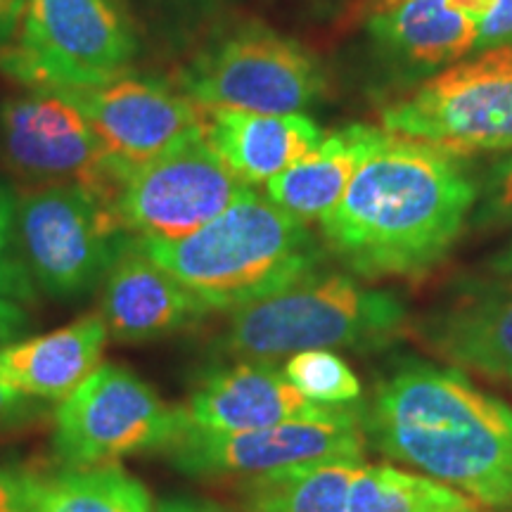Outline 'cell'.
<instances>
[{
    "label": "cell",
    "instance_id": "1",
    "mask_svg": "<svg viewBox=\"0 0 512 512\" xmlns=\"http://www.w3.org/2000/svg\"><path fill=\"white\" fill-rule=\"evenodd\" d=\"M475 200L458 157L387 131L320 226L363 278H418L448 254Z\"/></svg>",
    "mask_w": 512,
    "mask_h": 512
},
{
    "label": "cell",
    "instance_id": "2",
    "mask_svg": "<svg viewBox=\"0 0 512 512\" xmlns=\"http://www.w3.org/2000/svg\"><path fill=\"white\" fill-rule=\"evenodd\" d=\"M366 427L387 458L486 508H512V408L458 370L396 366L377 384Z\"/></svg>",
    "mask_w": 512,
    "mask_h": 512
},
{
    "label": "cell",
    "instance_id": "3",
    "mask_svg": "<svg viewBox=\"0 0 512 512\" xmlns=\"http://www.w3.org/2000/svg\"><path fill=\"white\" fill-rule=\"evenodd\" d=\"M209 311L240 309L316 275L323 252L306 223L254 190L183 238H133Z\"/></svg>",
    "mask_w": 512,
    "mask_h": 512
},
{
    "label": "cell",
    "instance_id": "4",
    "mask_svg": "<svg viewBox=\"0 0 512 512\" xmlns=\"http://www.w3.org/2000/svg\"><path fill=\"white\" fill-rule=\"evenodd\" d=\"M406 328V306L392 292L368 290L344 275H311L233 311L221 349L271 363L309 349L375 351Z\"/></svg>",
    "mask_w": 512,
    "mask_h": 512
},
{
    "label": "cell",
    "instance_id": "5",
    "mask_svg": "<svg viewBox=\"0 0 512 512\" xmlns=\"http://www.w3.org/2000/svg\"><path fill=\"white\" fill-rule=\"evenodd\" d=\"M138 36L119 0H27L0 48V72L24 88L72 93L128 74Z\"/></svg>",
    "mask_w": 512,
    "mask_h": 512
},
{
    "label": "cell",
    "instance_id": "6",
    "mask_svg": "<svg viewBox=\"0 0 512 512\" xmlns=\"http://www.w3.org/2000/svg\"><path fill=\"white\" fill-rule=\"evenodd\" d=\"M382 126L453 157L512 150V46L482 50L422 81L384 107Z\"/></svg>",
    "mask_w": 512,
    "mask_h": 512
},
{
    "label": "cell",
    "instance_id": "7",
    "mask_svg": "<svg viewBox=\"0 0 512 512\" xmlns=\"http://www.w3.org/2000/svg\"><path fill=\"white\" fill-rule=\"evenodd\" d=\"M202 110L299 114L325 91L323 69L302 43L249 24L202 50L181 74Z\"/></svg>",
    "mask_w": 512,
    "mask_h": 512
},
{
    "label": "cell",
    "instance_id": "8",
    "mask_svg": "<svg viewBox=\"0 0 512 512\" xmlns=\"http://www.w3.org/2000/svg\"><path fill=\"white\" fill-rule=\"evenodd\" d=\"M114 211L79 185H48L17 204V240L36 283L50 297L91 292L131 238Z\"/></svg>",
    "mask_w": 512,
    "mask_h": 512
},
{
    "label": "cell",
    "instance_id": "9",
    "mask_svg": "<svg viewBox=\"0 0 512 512\" xmlns=\"http://www.w3.org/2000/svg\"><path fill=\"white\" fill-rule=\"evenodd\" d=\"M0 159L31 181L79 185L110 209L133 171L67 95L36 88L0 102Z\"/></svg>",
    "mask_w": 512,
    "mask_h": 512
},
{
    "label": "cell",
    "instance_id": "10",
    "mask_svg": "<svg viewBox=\"0 0 512 512\" xmlns=\"http://www.w3.org/2000/svg\"><path fill=\"white\" fill-rule=\"evenodd\" d=\"M185 425L183 408L121 366H100L60 401L53 446L67 467L114 465L140 451H162Z\"/></svg>",
    "mask_w": 512,
    "mask_h": 512
},
{
    "label": "cell",
    "instance_id": "11",
    "mask_svg": "<svg viewBox=\"0 0 512 512\" xmlns=\"http://www.w3.org/2000/svg\"><path fill=\"white\" fill-rule=\"evenodd\" d=\"M204 128L140 164L112 202L119 226L133 238H183L247 195Z\"/></svg>",
    "mask_w": 512,
    "mask_h": 512
},
{
    "label": "cell",
    "instance_id": "12",
    "mask_svg": "<svg viewBox=\"0 0 512 512\" xmlns=\"http://www.w3.org/2000/svg\"><path fill=\"white\" fill-rule=\"evenodd\" d=\"M162 451L185 475L252 479L316 463L361 467L363 434L358 415L335 422H285L252 432H209L185 418L183 430Z\"/></svg>",
    "mask_w": 512,
    "mask_h": 512
},
{
    "label": "cell",
    "instance_id": "13",
    "mask_svg": "<svg viewBox=\"0 0 512 512\" xmlns=\"http://www.w3.org/2000/svg\"><path fill=\"white\" fill-rule=\"evenodd\" d=\"M86 114L107 150L136 169L204 128V110L162 79L124 74L105 86L62 93Z\"/></svg>",
    "mask_w": 512,
    "mask_h": 512
},
{
    "label": "cell",
    "instance_id": "14",
    "mask_svg": "<svg viewBox=\"0 0 512 512\" xmlns=\"http://www.w3.org/2000/svg\"><path fill=\"white\" fill-rule=\"evenodd\" d=\"M183 413L190 425L209 432H252L285 422H335L358 415L351 408L318 406L292 387L283 370L254 361L209 375Z\"/></svg>",
    "mask_w": 512,
    "mask_h": 512
},
{
    "label": "cell",
    "instance_id": "15",
    "mask_svg": "<svg viewBox=\"0 0 512 512\" xmlns=\"http://www.w3.org/2000/svg\"><path fill=\"white\" fill-rule=\"evenodd\" d=\"M209 313L200 299L183 287L157 261L128 242L105 278L100 316L119 342H145L188 328Z\"/></svg>",
    "mask_w": 512,
    "mask_h": 512
},
{
    "label": "cell",
    "instance_id": "16",
    "mask_svg": "<svg viewBox=\"0 0 512 512\" xmlns=\"http://www.w3.org/2000/svg\"><path fill=\"white\" fill-rule=\"evenodd\" d=\"M418 335L453 366L512 382V285L465 294L422 320Z\"/></svg>",
    "mask_w": 512,
    "mask_h": 512
},
{
    "label": "cell",
    "instance_id": "17",
    "mask_svg": "<svg viewBox=\"0 0 512 512\" xmlns=\"http://www.w3.org/2000/svg\"><path fill=\"white\" fill-rule=\"evenodd\" d=\"M107 337L98 311L48 335L0 347V382L29 399H67L102 366Z\"/></svg>",
    "mask_w": 512,
    "mask_h": 512
},
{
    "label": "cell",
    "instance_id": "18",
    "mask_svg": "<svg viewBox=\"0 0 512 512\" xmlns=\"http://www.w3.org/2000/svg\"><path fill=\"white\" fill-rule=\"evenodd\" d=\"M204 133L245 185L268 183L323 143V131L304 114L204 110Z\"/></svg>",
    "mask_w": 512,
    "mask_h": 512
},
{
    "label": "cell",
    "instance_id": "19",
    "mask_svg": "<svg viewBox=\"0 0 512 512\" xmlns=\"http://www.w3.org/2000/svg\"><path fill=\"white\" fill-rule=\"evenodd\" d=\"M387 131L354 124L323 138L311 155L266 183L268 200L302 221L325 219L347 192L358 166L382 143Z\"/></svg>",
    "mask_w": 512,
    "mask_h": 512
},
{
    "label": "cell",
    "instance_id": "20",
    "mask_svg": "<svg viewBox=\"0 0 512 512\" xmlns=\"http://www.w3.org/2000/svg\"><path fill=\"white\" fill-rule=\"evenodd\" d=\"M370 31L377 43L413 64L441 67L475 53L477 24L451 0H392L373 12Z\"/></svg>",
    "mask_w": 512,
    "mask_h": 512
},
{
    "label": "cell",
    "instance_id": "21",
    "mask_svg": "<svg viewBox=\"0 0 512 512\" xmlns=\"http://www.w3.org/2000/svg\"><path fill=\"white\" fill-rule=\"evenodd\" d=\"M29 512H157L150 491L119 465L64 467L34 479Z\"/></svg>",
    "mask_w": 512,
    "mask_h": 512
},
{
    "label": "cell",
    "instance_id": "22",
    "mask_svg": "<svg viewBox=\"0 0 512 512\" xmlns=\"http://www.w3.org/2000/svg\"><path fill=\"white\" fill-rule=\"evenodd\" d=\"M356 470L339 463L290 467L245 479L242 498L249 512H347Z\"/></svg>",
    "mask_w": 512,
    "mask_h": 512
},
{
    "label": "cell",
    "instance_id": "23",
    "mask_svg": "<svg viewBox=\"0 0 512 512\" xmlns=\"http://www.w3.org/2000/svg\"><path fill=\"white\" fill-rule=\"evenodd\" d=\"M347 512H479L472 498L434 479L389 465L358 467L349 486Z\"/></svg>",
    "mask_w": 512,
    "mask_h": 512
},
{
    "label": "cell",
    "instance_id": "24",
    "mask_svg": "<svg viewBox=\"0 0 512 512\" xmlns=\"http://www.w3.org/2000/svg\"><path fill=\"white\" fill-rule=\"evenodd\" d=\"M283 373L306 399L328 408H347L361 396V382L349 363L328 349L299 351L287 358Z\"/></svg>",
    "mask_w": 512,
    "mask_h": 512
},
{
    "label": "cell",
    "instance_id": "25",
    "mask_svg": "<svg viewBox=\"0 0 512 512\" xmlns=\"http://www.w3.org/2000/svg\"><path fill=\"white\" fill-rule=\"evenodd\" d=\"M508 221H512V155L501 159L491 171L486 202L477 216V223H486V226Z\"/></svg>",
    "mask_w": 512,
    "mask_h": 512
},
{
    "label": "cell",
    "instance_id": "26",
    "mask_svg": "<svg viewBox=\"0 0 512 512\" xmlns=\"http://www.w3.org/2000/svg\"><path fill=\"white\" fill-rule=\"evenodd\" d=\"M512 46V0H494L482 22L477 24L475 53Z\"/></svg>",
    "mask_w": 512,
    "mask_h": 512
},
{
    "label": "cell",
    "instance_id": "27",
    "mask_svg": "<svg viewBox=\"0 0 512 512\" xmlns=\"http://www.w3.org/2000/svg\"><path fill=\"white\" fill-rule=\"evenodd\" d=\"M12 240V202L10 197L0 190V297L3 294H17L24 290L22 275L15 268L10 256Z\"/></svg>",
    "mask_w": 512,
    "mask_h": 512
},
{
    "label": "cell",
    "instance_id": "28",
    "mask_svg": "<svg viewBox=\"0 0 512 512\" xmlns=\"http://www.w3.org/2000/svg\"><path fill=\"white\" fill-rule=\"evenodd\" d=\"M34 479L36 477L0 465V512H29Z\"/></svg>",
    "mask_w": 512,
    "mask_h": 512
},
{
    "label": "cell",
    "instance_id": "29",
    "mask_svg": "<svg viewBox=\"0 0 512 512\" xmlns=\"http://www.w3.org/2000/svg\"><path fill=\"white\" fill-rule=\"evenodd\" d=\"M29 328V316L22 306L0 297V347H8Z\"/></svg>",
    "mask_w": 512,
    "mask_h": 512
},
{
    "label": "cell",
    "instance_id": "30",
    "mask_svg": "<svg viewBox=\"0 0 512 512\" xmlns=\"http://www.w3.org/2000/svg\"><path fill=\"white\" fill-rule=\"evenodd\" d=\"M31 408L34 406H31L29 396L19 394L8 384L0 382V427L15 425L24 415L31 413Z\"/></svg>",
    "mask_w": 512,
    "mask_h": 512
},
{
    "label": "cell",
    "instance_id": "31",
    "mask_svg": "<svg viewBox=\"0 0 512 512\" xmlns=\"http://www.w3.org/2000/svg\"><path fill=\"white\" fill-rule=\"evenodd\" d=\"M27 0H0V48L15 38Z\"/></svg>",
    "mask_w": 512,
    "mask_h": 512
},
{
    "label": "cell",
    "instance_id": "32",
    "mask_svg": "<svg viewBox=\"0 0 512 512\" xmlns=\"http://www.w3.org/2000/svg\"><path fill=\"white\" fill-rule=\"evenodd\" d=\"M157 512H223L214 505L195 503V501H166L157 508Z\"/></svg>",
    "mask_w": 512,
    "mask_h": 512
},
{
    "label": "cell",
    "instance_id": "33",
    "mask_svg": "<svg viewBox=\"0 0 512 512\" xmlns=\"http://www.w3.org/2000/svg\"><path fill=\"white\" fill-rule=\"evenodd\" d=\"M491 271L498 275H512V242L491 259Z\"/></svg>",
    "mask_w": 512,
    "mask_h": 512
},
{
    "label": "cell",
    "instance_id": "34",
    "mask_svg": "<svg viewBox=\"0 0 512 512\" xmlns=\"http://www.w3.org/2000/svg\"><path fill=\"white\" fill-rule=\"evenodd\" d=\"M370 3H373V12L377 10V8H382V5H387V3H392V0H370Z\"/></svg>",
    "mask_w": 512,
    "mask_h": 512
},
{
    "label": "cell",
    "instance_id": "35",
    "mask_svg": "<svg viewBox=\"0 0 512 512\" xmlns=\"http://www.w3.org/2000/svg\"><path fill=\"white\" fill-rule=\"evenodd\" d=\"M479 512H482V510H479Z\"/></svg>",
    "mask_w": 512,
    "mask_h": 512
}]
</instances>
